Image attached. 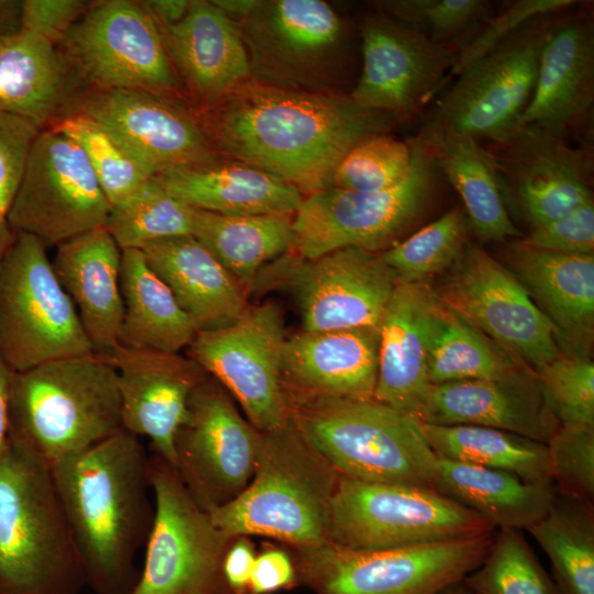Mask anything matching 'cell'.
I'll list each match as a JSON object with an SVG mask.
<instances>
[{
  "label": "cell",
  "instance_id": "obj_41",
  "mask_svg": "<svg viewBox=\"0 0 594 594\" xmlns=\"http://www.w3.org/2000/svg\"><path fill=\"white\" fill-rule=\"evenodd\" d=\"M196 209L172 196L155 177L111 207L106 228L121 250L191 235Z\"/></svg>",
  "mask_w": 594,
  "mask_h": 594
},
{
  "label": "cell",
  "instance_id": "obj_51",
  "mask_svg": "<svg viewBox=\"0 0 594 594\" xmlns=\"http://www.w3.org/2000/svg\"><path fill=\"white\" fill-rule=\"evenodd\" d=\"M527 245L568 254H594V202L590 200L566 215L530 230Z\"/></svg>",
  "mask_w": 594,
  "mask_h": 594
},
{
  "label": "cell",
  "instance_id": "obj_3",
  "mask_svg": "<svg viewBox=\"0 0 594 594\" xmlns=\"http://www.w3.org/2000/svg\"><path fill=\"white\" fill-rule=\"evenodd\" d=\"M123 430L114 365L89 353L13 373L10 439L50 469Z\"/></svg>",
  "mask_w": 594,
  "mask_h": 594
},
{
  "label": "cell",
  "instance_id": "obj_57",
  "mask_svg": "<svg viewBox=\"0 0 594 594\" xmlns=\"http://www.w3.org/2000/svg\"><path fill=\"white\" fill-rule=\"evenodd\" d=\"M22 1L0 0V40L21 29Z\"/></svg>",
  "mask_w": 594,
  "mask_h": 594
},
{
  "label": "cell",
  "instance_id": "obj_40",
  "mask_svg": "<svg viewBox=\"0 0 594 594\" xmlns=\"http://www.w3.org/2000/svg\"><path fill=\"white\" fill-rule=\"evenodd\" d=\"M527 531L548 556L559 594H594V505L556 492Z\"/></svg>",
  "mask_w": 594,
  "mask_h": 594
},
{
  "label": "cell",
  "instance_id": "obj_47",
  "mask_svg": "<svg viewBox=\"0 0 594 594\" xmlns=\"http://www.w3.org/2000/svg\"><path fill=\"white\" fill-rule=\"evenodd\" d=\"M380 13L437 42L462 45L488 16L483 0H384L374 2Z\"/></svg>",
  "mask_w": 594,
  "mask_h": 594
},
{
  "label": "cell",
  "instance_id": "obj_44",
  "mask_svg": "<svg viewBox=\"0 0 594 594\" xmlns=\"http://www.w3.org/2000/svg\"><path fill=\"white\" fill-rule=\"evenodd\" d=\"M464 213L453 208L380 253L397 282L419 283L451 267L466 246Z\"/></svg>",
  "mask_w": 594,
  "mask_h": 594
},
{
  "label": "cell",
  "instance_id": "obj_34",
  "mask_svg": "<svg viewBox=\"0 0 594 594\" xmlns=\"http://www.w3.org/2000/svg\"><path fill=\"white\" fill-rule=\"evenodd\" d=\"M433 488L479 514L496 529L527 530L549 510L556 488L501 470L438 458Z\"/></svg>",
  "mask_w": 594,
  "mask_h": 594
},
{
  "label": "cell",
  "instance_id": "obj_24",
  "mask_svg": "<svg viewBox=\"0 0 594 594\" xmlns=\"http://www.w3.org/2000/svg\"><path fill=\"white\" fill-rule=\"evenodd\" d=\"M438 307L426 282H397L378 326L373 397L417 418L431 386L428 352Z\"/></svg>",
  "mask_w": 594,
  "mask_h": 594
},
{
  "label": "cell",
  "instance_id": "obj_42",
  "mask_svg": "<svg viewBox=\"0 0 594 594\" xmlns=\"http://www.w3.org/2000/svg\"><path fill=\"white\" fill-rule=\"evenodd\" d=\"M50 128L80 147L111 207L154 177L110 130L84 113L58 118Z\"/></svg>",
  "mask_w": 594,
  "mask_h": 594
},
{
  "label": "cell",
  "instance_id": "obj_53",
  "mask_svg": "<svg viewBox=\"0 0 594 594\" xmlns=\"http://www.w3.org/2000/svg\"><path fill=\"white\" fill-rule=\"evenodd\" d=\"M297 584L293 557L282 549H267L256 556L248 594H272Z\"/></svg>",
  "mask_w": 594,
  "mask_h": 594
},
{
  "label": "cell",
  "instance_id": "obj_27",
  "mask_svg": "<svg viewBox=\"0 0 594 594\" xmlns=\"http://www.w3.org/2000/svg\"><path fill=\"white\" fill-rule=\"evenodd\" d=\"M378 329L306 331L286 339V393L373 398L377 378Z\"/></svg>",
  "mask_w": 594,
  "mask_h": 594
},
{
  "label": "cell",
  "instance_id": "obj_17",
  "mask_svg": "<svg viewBox=\"0 0 594 594\" xmlns=\"http://www.w3.org/2000/svg\"><path fill=\"white\" fill-rule=\"evenodd\" d=\"M433 292L444 307L534 373L561 354L552 324L521 282L477 245L464 248Z\"/></svg>",
  "mask_w": 594,
  "mask_h": 594
},
{
  "label": "cell",
  "instance_id": "obj_48",
  "mask_svg": "<svg viewBox=\"0 0 594 594\" xmlns=\"http://www.w3.org/2000/svg\"><path fill=\"white\" fill-rule=\"evenodd\" d=\"M547 447L556 492L594 505V428L560 426Z\"/></svg>",
  "mask_w": 594,
  "mask_h": 594
},
{
  "label": "cell",
  "instance_id": "obj_36",
  "mask_svg": "<svg viewBox=\"0 0 594 594\" xmlns=\"http://www.w3.org/2000/svg\"><path fill=\"white\" fill-rule=\"evenodd\" d=\"M120 285V345L169 353L188 348L198 330L141 250H122Z\"/></svg>",
  "mask_w": 594,
  "mask_h": 594
},
{
  "label": "cell",
  "instance_id": "obj_23",
  "mask_svg": "<svg viewBox=\"0 0 594 594\" xmlns=\"http://www.w3.org/2000/svg\"><path fill=\"white\" fill-rule=\"evenodd\" d=\"M107 358L118 373L123 430L148 438L154 454L174 466L175 436L207 373L179 353L119 345Z\"/></svg>",
  "mask_w": 594,
  "mask_h": 594
},
{
  "label": "cell",
  "instance_id": "obj_12",
  "mask_svg": "<svg viewBox=\"0 0 594 594\" xmlns=\"http://www.w3.org/2000/svg\"><path fill=\"white\" fill-rule=\"evenodd\" d=\"M396 283L380 253L344 248L304 258L290 251L258 272L250 294L289 293L306 331L378 329Z\"/></svg>",
  "mask_w": 594,
  "mask_h": 594
},
{
  "label": "cell",
  "instance_id": "obj_2",
  "mask_svg": "<svg viewBox=\"0 0 594 594\" xmlns=\"http://www.w3.org/2000/svg\"><path fill=\"white\" fill-rule=\"evenodd\" d=\"M86 584L97 594H132L135 557L154 516L150 457L122 430L51 468Z\"/></svg>",
  "mask_w": 594,
  "mask_h": 594
},
{
  "label": "cell",
  "instance_id": "obj_6",
  "mask_svg": "<svg viewBox=\"0 0 594 594\" xmlns=\"http://www.w3.org/2000/svg\"><path fill=\"white\" fill-rule=\"evenodd\" d=\"M286 394L298 428L340 475L433 488L437 455L417 417L374 397Z\"/></svg>",
  "mask_w": 594,
  "mask_h": 594
},
{
  "label": "cell",
  "instance_id": "obj_60",
  "mask_svg": "<svg viewBox=\"0 0 594 594\" xmlns=\"http://www.w3.org/2000/svg\"><path fill=\"white\" fill-rule=\"evenodd\" d=\"M437 594H476L473 590H471L462 580L458 581L455 583H452L446 587H443L441 591H439Z\"/></svg>",
  "mask_w": 594,
  "mask_h": 594
},
{
  "label": "cell",
  "instance_id": "obj_21",
  "mask_svg": "<svg viewBox=\"0 0 594 594\" xmlns=\"http://www.w3.org/2000/svg\"><path fill=\"white\" fill-rule=\"evenodd\" d=\"M507 207L512 200L530 230L592 198V153L535 125L521 127L488 150Z\"/></svg>",
  "mask_w": 594,
  "mask_h": 594
},
{
  "label": "cell",
  "instance_id": "obj_11",
  "mask_svg": "<svg viewBox=\"0 0 594 594\" xmlns=\"http://www.w3.org/2000/svg\"><path fill=\"white\" fill-rule=\"evenodd\" d=\"M154 503L143 569L132 594H231L222 563L228 538L190 495L175 468L150 457Z\"/></svg>",
  "mask_w": 594,
  "mask_h": 594
},
{
  "label": "cell",
  "instance_id": "obj_49",
  "mask_svg": "<svg viewBox=\"0 0 594 594\" xmlns=\"http://www.w3.org/2000/svg\"><path fill=\"white\" fill-rule=\"evenodd\" d=\"M574 0H517L487 16L462 45L451 76H458L530 21L565 11Z\"/></svg>",
  "mask_w": 594,
  "mask_h": 594
},
{
  "label": "cell",
  "instance_id": "obj_58",
  "mask_svg": "<svg viewBox=\"0 0 594 594\" xmlns=\"http://www.w3.org/2000/svg\"><path fill=\"white\" fill-rule=\"evenodd\" d=\"M211 2L229 19L240 23L256 9L261 0H212Z\"/></svg>",
  "mask_w": 594,
  "mask_h": 594
},
{
  "label": "cell",
  "instance_id": "obj_4",
  "mask_svg": "<svg viewBox=\"0 0 594 594\" xmlns=\"http://www.w3.org/2000/svg\"><path fill=\"white\" fill-rule=\"evenodd\" d=\"M338 477L290 415L280 427L262 432L255 470L246 487L208 514L230 539L263 536L294 548L318 544L329 540Z\"/></svg>",
  "mask_w": 594,
  "mask_h": 594
},
{
  "label": "cell",
  "instance_id": "obj_22",
  "mask_svg": "<svg viewBox=\"0 0 594 594\" xmlns=\"http://www.w3.org/2000/svg\"><path fill=\"white\" fill-rule=\"evenodd\" d=\"M75 111L103 124L154 177L217 158L200 121L172 99L138 90L96 89Z\"/></svg>",
  "mask_w": 594,
  "mask_h": 594
},
{
  "label": "cell",
  "instance_id": "obj_8",
  "mask_svg": "<svg viewBox=\"0 0 594 594\" xmlns=\"http://www.w3.org/2000/svg\"><path fill=\"white\" fill-rule=\"evenodd\" d=\"M494 532L377 550L329 540L294 548L297 583L314 594H437L482 562Z\"/></svg>",
  "mask_w": 594,
  "mask_h": 594
},
{
  "label": "cell",
  "instance_id": "obj_30",
  "mask_svg": "<svg viewBox=\"0 0 594 594\" xmlns=\"http://www.w3.org/2000/svg\"><path fill=\"white\" fill-rule=\"evenodd\" d=\"M506 256L557 339L584 355L594 333V254H568L510 243Z\"/></svg>",
  "mask_w": 594,
  "mask_h": 594
},
{
  "label": "cell",
  "instance_id": "obj_52",
  "mask_svg": "<svg viewBox=\"0 0 594 594\" xmlns=\"http://www.w3.org/2000/svg\"><path fill=\"white\" fill-rule=\"evenodd\" d=\"M90 4L85 0H23L21 29L56 45Z\"/></svg>",
  "mask_w": 594,
  "mask_h": 594
},
{
  "label": "cell",
  "instance_id": "obj_50",
  "mask_svg": "<svg viewBox=\"0 0 594 594\" xmlns=\"http://www.w3.org/2000/svg\"><path fill=\"white\" fill-rule=\"evenodd\" d=\"M40 132L29 121L0 110V220H7L30 151Z\"/></svg>",
  "mask_w": 594,
  "mask_h": 594
},
{
  "label": "cell",
  "instance_id": "obj_32",
  "mask_svg": "<svg viewBox=\"0 0 594 594\" xmlns=\"http://www.w3.org/2000/svg\"><path fill=\"white\" fill-rule=\"evenodd\" d=\"M155 178L187 206L220 215H294L304 198L276 176L233 158L169 168Z\"/></svg>",
  "mask_w": 594,
  "mask_h": 594
},
{
  "label": "cell",
  "instance_id": "obj_38",
  "mask_svg": "<svg viewBox=\"0 0 594 594\" xmlns=\"http://www.w3.org/2000/svg\"><path fill=\"white\" fill-rule=\"evenodd\" d=\"M420 428L438 458L505 471L528 483L552 484L547 443L480 426H441L420 421Z\"/></svg>",
  "mask_w": 594,
  "mask_h": 594
},
{
  "label": "cell",
  "instance_id": "obj_46",
  "mask_svg": "<svg viewBox=\"0 0 594 594\" xmlns=\"http://www.w3.org/2000/svg\"><path fill=\"white\" fill-rule=\"evenodd\" d=\"M542 399L559 426L594 428V363L585 355L560 354L539 367Z\"/></svg>",
  "mask_w": 594,
  "mask_h": 594
},
{
  "label": "cell",
  "instance_id": "obj_13",
  "mask_svg": "<svg viewBox=\"0 0 594 594\" xmlns=\"http://www.w3.org/2000/svg\"><path fill=\"white\" fill-rule=\"evenodd\" d=\"M562 12L535 19L459 74L424 123L499 144L519 129L542 47Z\"/></svg>",
  "mask_w": 594,
  "mask_h": 594
},
{
  "label": "cell",
  "instance_id": "obj_25",
  "mask_svg": "<svg viewBox=\"0 0 594 594\" xmlns=\"http://www.w3.org/2000/svg\"><path fill=\"white\" fill-rule=\"evenodd\" d=\"M161 31L175 70L202 110L252 78L239 24L211 1H190L184 19Z\"/></svg>",
  "mask_w": 594,
  "mask_h": 594
},
{
  "label": "cell",
  "instance_id": "obj_54",
  "mask_svg": "<svg viewBox=\"0 0 594 594\" xmlns=\"http://www.w3.org/2000/svg\"><path fill=\"white\" fill-rule=\"evenodd\" d=\"M255 558L248 537H237L231 541L222 563L223 578L231 594H248Z\"/></svg>",
  "mask_w": 594,
  "mask_h": 594
},
{
  "label": "cell",
  "instance_id": "obj_10",
  "mask_svg": "<svg viewBox=\"0 0 594 594\" xmlns=\"http://www.w3.org/2000/svg\"><path fill=\"white\" fill-rule=\"evenodd\" d=\"M496 528L432 487L371 483L339 474L329 541L356 550L418 546Z\"/></svg>",
  "mask_w": 594,
  "mask_h": 594
},
{
  "label": "cell",
  "instance_id": "obj_15",
  "mask_svg": "<svg viewBox=\"0 0 594 594\" xmlns=\"http://www.w3.org/2000/svg\"><path fill=\"white\" fill-rule=\"evenodd\" d=\"M280 306H249L231 324L197 332L186 355L213 377L260 431L284 425L290 408L283 381L286 342Z\"/></svg>",
  "mask_w": 594,
  "mask_h": 594
},
{
  "label": "cell",
  "instance_id": "obj_33",
  "mask_svg": "<svg viewBox=\"0 0 594 594\" xmlns=\"http://www.w3.org/2000/svg\"><path fill=\"white\" fill-rule=\"evenodd\" d=\"M74 72L55 44L20 29L0 40V110L47 129L66 106Z\"/></svg>",
  "mask_w": 594,
  "mask_h": 594
},
{
  "label": "cell",
  "instance_id": "obj_35",
  "mask_svg": "<svg viewBox=\"0 0 594 594\" xmlns=\"http://www.w3.org/2000/svg\"><path fill=\"white\" fill-rule=\"evenodd\" d=\"M446 180L459 193L471 227L483 240L507 241L521 234L504 201L491 154L474 136L421 127Z\"/></svg>",
  "mask_w": 594,
  "mask_h": 594
},
{
  "label": "cell",
  "instance_id": "obj_26",
  "mask_svg": "<svg viewBox=\"0 0 594 594\" xmlns=\"http://www.w3.org/2000/svg\"><path fill=\"white\" fill-rule=\"evenodd\" d=\"M594 101V35L590 21L560 18L539 59L535 89L519 125L566 140L590 117Z\"/></svg>",
  "mask_w": 594,
  "mask_h": 594
},
{
  "label": "cell",
  "instance_id": "obj_20",
  "mask_svg": "<svg viewBox=\"0 0 594 594\" xmlns=\"http://www.w3.org/2000/svg\"><path fill=\"white\" fill-rule=\"evenodd\" d=\"M362 72L350 92L360 107L411 118L439 90L455 65L462 43L437 42L383 13L360 26Z\"/></svg>",
  "mask_w": 594,
  "mask_h": 594
},
{
  "label": "cell",
  "instance_id": "obj_7",
  "mask_svg": "<svg viewBox=\"0 0 594 594\" xmlns=\"http://www.w3.org/2000/svg\"><path fill=\"white\" fill-rule=\"evenodd\" d=\"M409 140L411 168L397 185L367 193L327 187L305 196L294 213L292 252L304 258L344 248L382 253L402 241L433 205L444 179L422 136Z\"/></svg>",
  "mask_w": 594,
  "mask_h": 594
},
{
  "label": "cell",
  "instance_id": "obj_29",
  "mask_svg": "<svg viewBox=\"0 0 594 594\" xmlns=\"http://www.w3.org/2000/svg\"><path fill=\"white\" fill-rule=\"evenodd\" d=\"M421 422L501 429L547 443L560 427L547 408L537 377L519 382L455 381L431 385Z\"/></svg>",
  "mask_w": 594,
  "mask_h": 594
},
{
  "label": "cell",
  "instance_id": "obj_45",
  "mask_svg": "<svg viewBox=\"0 0 594 594\" xmlns=\"http://www.w3.org/2000/svg\"><path fill=\"white\" fill-rule=\"evenodd\" d=\"M410 140L388 133L370 135L353 145L337 165L328 187L349 191H377L404 180L410 172Z\"/></svg>",
  "mask_w": 594,
  "mask_h": 594
},
{
  "label": "cell",
  "instance_id": "obj_31",
  "mask_svg": "<svg viewBox=\"0 0 594 594\" xmlns=\"http://www.w3.org/2000/svg\"><path fill=\"white\" fill-rule=\"evenodd\" d=\"M141 251L198 332L224 328L249 307L248 292L194 235L151 242Z\"/></svg>",
  "mask_w": 594,
  "mask_h": 594
},
{
  "label": "cell",
  "instance_id": "obj_43",
  "mask_svg": "<svg viewBox=\"0 0 594 594\" xmlns=\"http://www.w3.org/2000/svg\"><path fill=\"white\" fill-rule=\"evenodd\" d=\"M476 594H559L521 530L498 528L482 562L462 580Z\"/></svg>",
  "mask_w": 594,
  "mask_h": 594
},
{
  "label": "cell",
  "instance_id": "obj_1",
  "mask_svg": "<svg viewBox=\"0 0 594 594\" xmlns=\"http://www.w3.org/2000/svg\"><path fill=\"white\" fill-rule=\"evenodd\" d=\"M202 111L199 121L217 152L276 176L304 197L329 186L353 145L398 122L360 107L350 95L253 78Z\"/></svg>",
  "mask_w": 594,
  "mask_h": 594
},
{
  "label": "cell",
  "instance_id": "obj_56",
  "mask_svg": "<svg viewBox=\"0 0 594 594\" xmlns=\"http://www.w3.org/2000/svg\"><path fill=\"white\" fill-rule=\"evenodd\" d=\"M13 372L0 359V460L10 444V392Z\"/></svg>",
  "mask_w": 594,
  "mask_h": 594
},
{
  "label": "cell",
  "instance_id": "obj_59",
  "mask_svg": "<svg viewBox=\"0 0 594 594\" xmlns=\"http://www.w3.org/2000/svg\"><path fill=\"white\" fill-rule=\"evenodd\" d=\"M14 237L15 232L10 228L7 220H0V267Z\"/></svg>",
  "mask_w": 594,
  "mask_h": 594
},
{
  "label": "cell",
  "instance_id": "obj_28",
  "mask_svg": "<svg viewBox=\"0 0 594 594\" xmlns=\"http://www.w3.org/2000/svg\"><path fill=\"white\" fill-rule=\"evenodd\" d=\"M52 260L72 299L94 353L109 356L120 345L123 299L122 250L106 227L64 242Z\"/></svg>",
  "mask_w": 594,
  "mask_h": 594
},
{
  "label": "cell",
  "instance_id": "obj_9",
  "mask_svg": "<svg viewBox=\"0 0 594 594\" xmlns=\"http://www.w3.org/2000/svg\"><path fill=\"white\" fill-rule=\"evenodd\" d=\"M46 250L15 232L0 267V359L13 373L94 352Z\"/></svg>",
  "mask_w": 594,
  "mask_h": 594
},
{
  "label": "cell",
  "instance_id": "obj_5",
  "mask_svg": "<svg viewBox=\"0 0 594 594\" xmlns=\"http://www.w3.org/2000/svg\"><path fill=\"white\" fill-rule=\"evenodd\" d=\"M85 585L51 469L10 439L0 460V594H79Z\"/></svg>",
  "mask_w": 594,
  "mask_h": 594
},
{
  "label": "cell",
  "instance_id": "obj_55",
  "mask_svg": "<svg viewBox=\"0 0 594 594\" xmlns=\"http://www.w3.org/2000/svg\"><path fill=\"white\" fill-rule=\"evenodd\" d=\"M143 6L153 16L160 29L173 26L186 15L190 1L188 0H151Z\"/></svg>",
  "mask_w": 594,
  "mask_h": 594
},
{
  "label": "cell",
  "instance_id": "obj_18",
  "mask_svg": "<svg viewBox=\"0 0 594 594\" xmlns=\"http://www.w3.org/2000/svg\"><path fill=\"white\" fill-rule=\"evenodd\" d=\"M110 210L80 147L61 132L42 130L6 217L10 228L57 248L106 227Z\"/></svg>",
  "mask_w": 594,
  "mask_h": 594
},
{
  "label": "cell",
  "instance_id": "obj_19",
  "mask_svg": "<svg viewBox=\"0 0 594 594\" xmlns=\"http://www.w3.org/2000/svg\"><path fill=\"white\" fill-rule=\"evenodd\" d=\"M262 441L230 394L210 375L190 395L174 441L175 470L206 512L235 498L250 483Z\"/></svg>",
  "mask_w": 594,
  "mask_h": 594
},
{
  "label": "cell",
  "instance_id": "obj_39",
  "mask_svg": "<svg viewBox=\"0 0 594 594\" xmlns=\"http://www.w3.org/2000/svg\"><path fill=\"white\" fill-rule=\"evenodd\" d=\"M535 376L439 301L428 352L431 385L470 380L519 382Z\"/></svg>",
  "mask_w": 594,
  "mask_h": 594
},
{
  "label": "cell",
  "instance_id": "obj_14",
  "mask_svg": "<svg viewBox=\"0 0 594 594\" xmlns=\"http://www.w3.org/2000/svg\"><path fill=\"white\" fill-rule=\"evenodd\" d=\"M65 57L96 89L180 95L163 33L142 2H91L63 41Z\"/></svg>",
  "mask_w": 594,
  "mask_h": 594
},
{
  "label": "cell",
  "instance_id": "obj_16",
  "mask_svg": "<svg viewBox=\"0 0 594 594\" xmlns=\"http://www.w3.org/2000/svg\"><path fill=\"white\" fill-rule=\"evenodd\" d=\"M239 24L253 79L332 91L346 40L342 19L322 0H267Z\"/></svg>",
  "mask_w": 594,
  "mask_h": 594
},
{
  "label": "cell",
  "instance_id": "obj_37",
  "mask_svg": "<svg viewBox=\"0 0 594 594\" xmlns=\"http://www.w3.org/2000/svg\"><path fill=\"white\" fill-rule=\"evenodd\" d=\"M294 215L230 216L196 209L193 234L250 295L258 272L294 244Z\"/></svg>",
  "mask_w": 594,
  "mask_h": 594
}]
</instances>
